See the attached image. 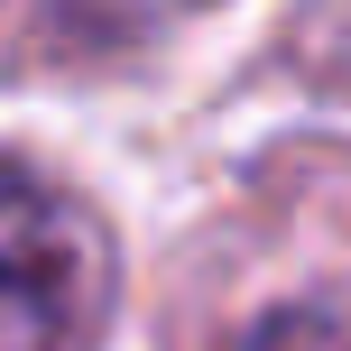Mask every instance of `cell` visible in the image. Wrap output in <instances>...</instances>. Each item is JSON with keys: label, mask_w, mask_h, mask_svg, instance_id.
<instances>
[{"label": "cell", "mask_w": 351, "mask_h": 351, "mask_svg": "<svg viewBox=\"0 0 351 351\" xmlns=\"http://www.w3.org/2000/svg\"><path fill=\"white\" fill-rule=\"evenodd\" d=\"M111 315V241L56 176L0 158V351H93Z\"/></svg>", "instance_id": "obj_1"}, {"label": "cell", "mask_w": 351, "mask_h": 351, "mask_svg": "<svg viewBox=\"0 0 351 351\" xmlns=\"http://www.w3.org/2000/svg\"><path fill=\"white\" fill-rule=\"evenodd\" d=\"M250 351H351V315H333V305H287V315H268L250 333Z\"/></svg>", "instance_id": "obj_2"}]
</instances>
